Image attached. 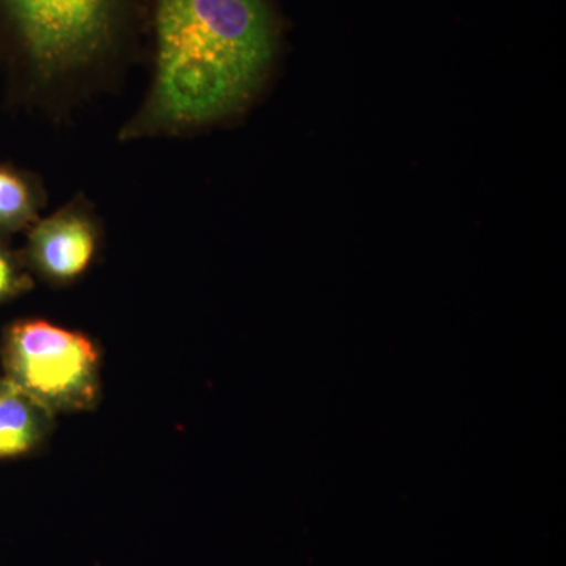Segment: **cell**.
<instances>
[{
	"instance_id": "6da1fadb",
	"label": "cell",
	"mask_w": 566,
	"mask_h": 566,
	"mask_svg": "<svg viewBox=\"0 0 566 566\" xmlns=\"http://www.w3.org/2000/svg\"><path fill=\"white\" fill-rule=\"evenodd\" d=\"M155 69L126 139L191 133L243 111L277 51L268 0H153Z\"/></svg>"
},
{
	"instance_id": "7a4b0ae2",
	"label": "cell",
	"mask_w": 566,
	"mask_h": 566,
	"mask_svg": "<svg viewBox=\"0 0 566 566\" xmlns=\"http://www.w3.org/2000/svg\"><path fill=\"white\" fill-rule=\"evenodd\" d=\"M153 0H0V40L40 84H73L134 50Z\"/></svg>"
},
{
	"instance_id": "3957f363",
	"label": "cell",
	"mask_w": 566,
	"mask_h": 566,
	"mask_svg": "<svg viewBox=\"0 0 566 566\" xmlns=\"http://www.w3.org/2000/svg\"><path fill=\"white\" fill-rule=\"evenodd\" d=\"M3 363L7 379L51 412L95 403L98 352L82 334L43 319L13 324L3 344Z\"/></svg>"
},
{
	"instance_id": "277c9868",
	"label": "cell",
	"mask_w": 566,
	"mask_h": 566,
	"mask_svg": "<svg viewBox=\"0 0 566 566\" xmlns=\"http://www.w3.org/2000/svg\"><path fill=\"white\" fill-rule=\"evenodd\" d=\"M96 245L98 227L92 212L80 203H71L33 226L29 255L41 274L65 282L91 266Z\"/></svg>"
},
{
	"instance_id": "5b68a950",
	"label": "cell",
	"mask_w": 566,
	"mask_h": 566,
	"mask_svg": "<svg viewBox=\"0 0 566 566\" xmlns=\"http://www.w3.org/2000/svg\"><path fill=\"white\" fill-rule=\"evenodd\" d=\"M52 412L11 382L0 397V458L33 449L50 427Z\"/></svg>"
},
{
	"instance_id": "8992f818",
	"label": "cell",
	"mask_w": 566,
	"mask_h": 566,
	"mask_svg": "<svg viewBox=\"0 0 566 566\" xmlns=\"http://www.w3.org/2000/svg\"><path fill=\"white\" fill-rule=\"evenodd\" d=\"M39 188L24 175L0 167V232H14L36 219Z\"/></svg>"
},
{
	"instance_id": "52a82bcc",
	"label": "cell",
	"mask_w": 566,
	"mask_h": 566,
	"mask_svg": "<svg viewBox=\"0 0 566 566\" xmlns=\"http://www.w3.org/2000/svg\"><path fill=\"white\" fill-rule=\"evenodd\" d=\"M24 277L18 273L13 262L0 251V301L24 289Z\"/></svg>"
},
{
	"instance_id": "ba28073f",
	"label": "cell",
	"mask_w": 566,
	"mask_h": 566,
	"mask_svg": "<svg viewBox=\"0 0 566 566\" xmlns=\"http://www.w3.org/2000/svg\"><path fill=\"white\" fill-rule=\"evenodd\" d=\"M11 381L10 379H0V397L10 389Z\"/></svg>"
}]
</instances>
